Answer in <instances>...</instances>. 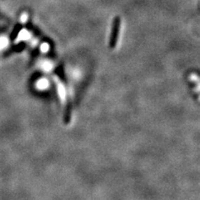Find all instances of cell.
<instances>
[{"label":"cell","instance_id":"obj_1","mask_svg":"<svg viewBox=\"0 0 200 200\" xmlns=\"http://www.w3.org/2000/svg\"><path fill=\"white\" fill-rule=\"evenodd\" d=\"M121 26L120 18L116 17L113 22V28H112L111 36H110V42L109 46L111 48H114L118 43V37H119V30Z\"/></svg>","mask_w":200,"mask_h":200},{"label":"cell","instance_id":"obj_2","mask_svg":"<svg viewBox=\"0 0 200 200\" xmlns=\"http://www.w3.org/2000/svg\"><path fill=\"white\" fill-rule=\"evenodd\" d=\"M53 79H54V82H55L56 84L57 89H58V94H59V97L62 99L63 101H64V99H65V97H66L65 88H64L63 84L61 83V81L59 80V78H58V77L54 76V77H53Z\"/></svg>","mask_w":200,"mask_h":200},{"label":"cell","instance_id":"obj_3","mask_svg":"<svg viewBox=\"0 0 200 200\" xmlns=\"http://www.w3.org/2000/svg\"><path fill=\"white\" fill-rule=\"evenodd\" d=\"M28 18H29V15H28V13H24L22 15H21V18H20V21L22 24H25V23L28 21Z\"/></svg>","mask_w":200,"mask_h":200},{"label":"cell","instance_id":"obj_4","mask_svg":"<svg viewBox=\"0 0 200 200\" xmlns=\"http://www.w3.org/2000/svg\"><path fill=\"white\" fill-rule=\"evenodd\" d=\"M47 45H48V44H43V47H44V48H41L42 51H43V52H46V51L48 50V47L46 48V46H47Z\"/></svg>","mask_w":200,"mask_h":200}]
</instances>
